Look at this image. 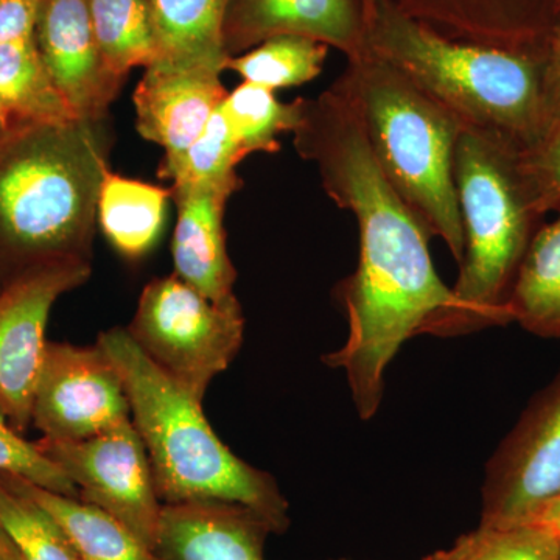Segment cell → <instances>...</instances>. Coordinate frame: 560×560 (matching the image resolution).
<instances>
[{
    "label": "cell",
    "instance_id": "obj_1",
    "mask_svg": "<svg viewBox=\"0 0 560 560\" xmlns=\"http://www.w3.org/2000/svg\"><path fill=\"white\" fill-rule=\"evenodd\" d=\"M293 145L315 165L327 197L359 226V265L335 290L348 338L323 361L345 372L357 412L370 420L381 408L390 361L447 307L451 287L431 260V235L383 175L359 116L337 88L302 101Z\"/></svg>",
    "mask_w": 560,
    "mask_h": 560
},
{
    "label": "cell",
    "instance_id": "obj_2",
    "mask_svg": "<svg viewBox=\"0 0 560 560\" xmlns=\"http://www.w3.org/2000/svg\"><path fill=\"white\" fill-rule=\"evenodd\" d=\"M109 138L102 121L14 125L0 136V268L91 260Z\"/></svg>",
    "mask_w": 560,
    "mask_h": 560
},
{
    "label": "cell",
    "instance_id": "obj_3",
    "mask_svg": "<svg viewBox=\"0 0 560 560\" xmlns=\"http://www.w3.org/2000/svg\"><path fill=\"white\" fill-rule=\"evenodd\" d=\"M119 372L131 422L145 445L164 504L230 503L256 512L272 533L289 526V503L268 471L250 466L220 440L202 401L176 385L138 348L127 327L98 335Z\"/></svg>",
    "mask_w": 560,
    "mask_h": 560
},
{
    "label": "cell",
    "instance_id": "obj_4",
    "mask_svg": "<svg viewBox=\"0 0 560 560\" xmlns=\"http://www.w3.org/2000/svg\"><path fill=\"white\" fill-rule=\"evenodd\" d=\"M368 51L404 72L464 130L495 136L522 153L544 139L545 46L504 49L447 38L381 0L368 21Z\"/></svg>",
    "mask_w": 560,
    "mask_h": 560
},
{
    "label": "cell",
    "instance_id": "obj_5",
    "mask_svg": "<svg viewBox=\"0 0 560 560\" xmlns=\"http://www.w3.org/2000/svg\"><path fill=\"white\" fill-rule=\"evenodd\" d=\"M522 151L506 140L464 130L455 153L464 253L451 302L423 327L453 338L511 323L512 285L541 224L522 173Z\"/></svg>",
    "mask_w": 560,
    "mask_h": 560
},
{
    "label": "cell",
    "instance_id": "obj_6",
    "mask_svg": "<svg viewBox=\"0 0 560 560\" xmlns=\"http://www.w3.org/2000/svg\"><path fill=\"white\" fill-rule=\"evenodd\" d=\"M331 86L359 116L390 186L459 264L464 231L453 167L463 125L404 72L372 54L348 61Z\"/></svg>",
    "mask_w": 560,
    "mask_h": 560
},
{
    "label": "cell",
    "instance_id": "obj_7",
    "mask_svg": "<svg viewBox=\"0 0 560 560\" xmlns=\"http://www.w3.org/2000/svg\"><path fill=\"white\" fill-rule=\"evenodd\" d=\"M127 330L154 366L202 401L241 352L245 315L237 296L217 304L173 272L147 283Z\"/></svg>",
    "mask_w": 560,
    "mask_h": 560
},
{
    "label": "cell",
    "instance_id": "obj_8",
    "mask_svg": "<svg viewBox=\"0 0 560 560\" xmlns=\"http://www.w3.org/2000/svg\"><path fill=\"white\" fill-rule=\"evenodd\" d=\"M36 444L75 485L79 500L113 515L156 551L164 503L131 420L90 440L40 438Z\"/></svg>",
    "mask_w": 560,
    "mask_h": 560
},
{
    "label": "cell",
    "instance_id": "obj_9",
    "mask_svg": "<svg viewBox=\"0 0 560 560\" xmlns=\"http://www.w3.org/2000/svg\"><path fill=\"white\" fill-rule=\"evenodd\" d=\"M91 260H55L11 275L0 290V404L21 434L32 427L33 390L51 308L91 278Z\"/></svg>",
    "mask_w": 560,
    "mask_h": 560
},
{
    "label": "cell",
    "instance_id": "obj_10",
    "mask_svg": "<svg viewBox=\"0 0 560 560\" xmlns=\"http://www.w3.org/2000/svg\"><path fill=\"white\" fill-rule=\"evenodd\" d=\"M128 420L127 390L101 346L47 342L32 401V427L43 438L90 440Z\"/></svg>",
    "mask_w": 560,
    "mask_h": 560
},
{
    "label": "cell",
    "instance_id": "obj_11",
    "mask_svg": "<svg viewBox=\"0 0 560 560\" xmlns=\"http://www.w3.org/2000/svg\"><path fill=\"white\" fill-rule=\"evenodd\" d=\"M560 497V372L486 466L482 525L526 522Z\"/></svg>",
    "mask_w": 560,
    "mask_h": 560
},
{
    "label": "cell",
    "instance_id": "obj_12",
    "mask_svg": "<svg viewBox=\"0 0 560 560\" xmlns=\"http://www.w3.org/2000/svg\"><path fill=\"white\" fill-rule=\"evenodd\" d=\"M35 40L73 117L91 121L105 119L125 80L103 58L88 0H39Z\"/></svg>",
    "mask_w": 560,
    "mask_h": 560
},
{
    "label": "cell",
    "instance_id": "obj_13",
    "mask_svg": "<svg viewBox=\"0 0 560 560\" xmlns=\"http://www.w3.org/2000/svg\"><path fill=\"white\" fill-rule=\"evenodd\" d=\"M366 0H232L224 47L235 57L278 35H301L340 50L348 61L368 51Z\"/></svg>",
    "mask_w": 560,
    "mask_h": 560
},
{
    "label": "cell",
    "instance_id": "obj_14",
    "mask_svg": "<svg viewBox=\"0 0 560 560\" xmlns=\"http://www.w3.org/2000/svg\"><path fill=\"white\" fill-rule=\"evenodd\" d=\"M226 95L217 70L153 62L132 94L136 130L165 156H176L201 135Z\"/></svg>",
    "mask_w": 560,
    "mask_h": 560
},
{
    "label": "cell",
    "instance_id": "obj_15",
    "mask_svg": "<svg viewBox=\"0 0 560 560\" xmlns=\"http://www.w3.org/2000/svg\"><path fill=\"white\" fill-rule=\"evenodd\" d=\"M447 38L504 49L544 46L560 0H393Z\"/></svg>",
    "mask_w": 560,
    "mask_h": 560
},
{
    "label": "cell",
    "instance_id": "obj_16",
    "mask_svg": "<svg viewBox=\"0 0 560 560\" xmlns=\"http://www.w3.org/2000/svg\"><path fill=\"white\" fill-rule=\"evenodd\" d=\"M171 190L178 208L172 242L175 275L217 304L232 300L237 270L228 253L224 210L237 189L202 184Z\"/></svg>",
    "mask_w": 560,
    "mask_h": 560
},
{
    "label": "cell",
    "instance_id": "obj_17",
    "mask_svg": "<svg viewBox=\"0 0 560 560\" xmlns=\"http://www.w3.org/2000/svg\"><path fill=\"white\" fill-rule=\"evenodd\" d=\"M268 525L230 503L164 504L156 552L162 560H265Z\"/></svg>",
    "mask_w": 560,
    "mask_h": 560
},
{
    "label": "cell",
    "instance_id": "obj_18",
    "mask_svg": "<svg viewBox=\"0 0 560 560\" xmlns=\"http://www.w3.org/2000/svg\"><path fill=\"white\" fill-rule=\"evenodd\" d=\"M231 2L149 0L158 46L154 62L206 68L223 73L231 58L223 36Z\"/></svg>",
    "mask_w": 560,
    "mask_h": 560
},
{
    "label": "cell",
    "instance_id": "obj_19",
    "mask_svg": "<svg viewBox=\"0 0 560 560\" xmlns=\"http://www.w3.org/2000/svg\"><path fill=\"white\" fill-rule=\"evenodd\" d=\"M0 478L49 512L65 530L80 560H162L156 551L105 511L38 488L16 475L0 474Z\"/></svg>",
    "mask_w": 560,
    "mask_h": 560
},
{
    "label": "cell",
    "instance_id": "obj_20",
    "mask_svg": "<svg viewBox=\"0 0 560 560\" xmlns=\"http://www.w3.org/2000/svg\"><path fill=\"white\" fill-rule=\"evenodd\" d=\"M172 190L108 172L97 202V223L121 257L142 259L160 238Z\"/></svg>",
    "mask_w": 560,
    "mask_h": 560
},
{
    "label": "cell",
    "instance_id": "obj_21",
    "mask_svg": "<svg viewBox=\"0 0 560 560\" xmlns=\"http://www.w3.org/2000/svg\"><path fill=\"white\" fill-rule=\"evenodd\" d=\"M511 323L541 338L560 340V209L540 224L521 265L510 301Z\"/></svg>",
    "mask_w": 560,
    "mask_h": 560
},
{
    "label": "cell",
    "instance_id": "obj_22",
    "mask_svg": "<svg viewBox=\"0 0 560 560\" xmlns=\"http://www.w3.org/2000/svg\"><path fill=\"white\" fill-rule=\"evenodd\" d=\"M0 105L14 125L75 119L40 58L35 33L0 44Z\"/></svg>",
    "mask_w": 560,
    "mask_h": 560
},
{
    "label": "cell",
    "instance_id": "obj_23",
    "mask_svg": "<svg viewBox=\"0 0 560 560\" xmlns=\"http://www.w3.org/2000/svg\"><path fill=\"white\" fill-rule=\"evenodd\" d=\"M88 9L103 58L119 79L156 60L149 0H88Z\"/></svg>",
    "mask_w": 560,
    "mask_h": 560
},
{
    "label": "cell",
    "instance_id": "obj_24",
    "mask_svg": "<svg viewBox=\"0 0 560 560\" xmlns=\"http://www.w3.org/2000/svg\"><path fill=\"white\" fill-rule=\"evenodd\" d=\"M329 50L327 44L307 36L278 35L231 57L226 70H234L246 83L276 92L318 79Z\"/></svg>",
    "mask_w": 560,
    "mask_h": 560
},
{
    "label": "cell",
    "instance_id": "obj_25",
    "mask_svg": "<svg viewBox=\"0 0 560 560\" xmlns=\"http://www.w3.org/2000/svg\"><path fill=\"white\" fill-rule=\"evenodd\" d=\"M221 113L246 156L253 153H276L279 136L293 132L301 120L302 98L280 102L275 91L243 81L228 92Z\"/></svg>",
    "mask_w": 560,
    "mask_h": 560
},
{
    "label": "cell",
    "instance_id": "obj_26",
    "mask_svg": "<svg viewBox=\"0 0 560 560\" xmlns=\"http://www.w3.org/2000/svg\"><path fill=\"white\" fill-rule=\"evenodd\" d=\"M245 158L219 108L189 149L176 156H164L158 172L162 179L172 180L173 186L215 184L238 190L243 183L237 167Z\"/></svg>",
    "mask_w": 560,
    "mask_h": 560
},
{
    "label": "cell",
    "instance_id": "obj_27",
    "mask_svg": "<svg viewBox=\"0 0 560 560\" xmlns=\"http://www.w3.org/2000/svg\"><path fill=\"white\" fill-rule=\"evenodd\" d=\"M0 537L16 560H80L65 530L49 512L2 478Z\"/></svg>",
    "mask_w": 560,
    "mask_h": 560
},
{
    "label": "cell",
    "instance_id": "obj_28",
    "mask_svg": "<svg viewBox=\"0 0 560 560\" xmlns=\"http://www.w3.org/2000/svg\"><path fill=\"white\" fill-rule=\"evenodd\" d=\"M442 560H560V539L534 522L482 525L460 536Z\"/></svg>",
    "mask_w": 560,
    "mask_h": 560
},
{
    "label": "cell",
    "instance_id": "obj_29",
    "mask_svg": "<svg viewBox=\"0 0 560 560\" xmlns=\"http://www.w3.org/2000/svg\"><path fill=\"white\" fill-rule=\"evenodd\" d=\"M0 474L16 475L50 492L79 499L75 488L50 458H47L36 442L25 440L24 434L11 425L5 408L0 404Z\"/></svg>",
    "mask_w": 560,
    "mask_h": 560
},
{
    "label": "cell",
    "instance_id": "obj_30",
    "mask_svg": "<svg viewBox=\"0 0 560 560\" xmlns=\"http://www.w3.org/2000/svg\"><path fill=\"white\" fill-rule=\"evenodd\" d=\"M522 173L540 217L560 209V128L536 149L522 153Z\"/></svg>",
    "mask_w": 560,
    "mask_h": 560
},
{
    "label": "cell",
    "instance_id": "obj_31",
    "mask_svg": "<svg viewBox=\"0 0 560 560\" xmlns=\"http://www.w3.org/2000/svg\"><path fill=\"white\" fill-rule=\"evenodd\" d=\"M541 116H544V139H541V142H544L560 128V10L555 22H552L547 43H545Z\"/></svg>",
    "mask_w": 560,
    "mask_h": 560
},
{
    "label": "cell",
    "instance_id": "obj_32",
    "mask_svg": "<svg viewBox=\"0 0 560 560\" xmlns=\"http://www.w3.org/2000/svg\"><path fill=\"white\" fill-rule=\"evenodd\" d=\"M39 0H0V44L35 33Z\"/></svg>",
    "mask_w": 560,
    "mask_h": 560
},
{
    "label": "cell",
    "instance_id": "obj_33",
    "mask_svg": "<svg viewBox=\"0 0 560 560\" xmlns=\"http://www.w3.org/2000/svg\"><path fill=\"white\" fill-rule=\"evenodd\" d=\"M526 522H534L537 525L544 526L545 529L550 530L551 534H555L560 539V497L545 504L541 510L537 511Z\"/></svg>",
    "mask_w": 560,
    "mask_h": 560
},
{
    "label": "cell",
    "instance_id": "obj_34",
    "mask_svg": "<svg viewBox=\"0 0 560 560\" xmlns=\"http://www.w3.org/2000/svg\"><path fill=\"white\" fill-rule=\"evenodd\" d=\"M11 127H14L13 120L10 119L9 113L0 105V136L5 135Z\"/></svg>",
    "mask_w": 560,
    "mask_h": 560
},
{
    "label": "cell",
    "instance_id": "obj_35",
    "mask_svg": "<svg viewBox=\"0 0 560 560\" xmlns=\"http://www.w3.org/2000/svg\"><path fill=\"white\" fill-rule=\"evenodd\" d=\"M0 560H16L2 537H0Z\"/></svg>",
    "mask_w": 560,
    "mask_h": 560
},
{
    "label": "cell",
    "instance_id": "obj_36",
    "mask_svg": "<svg viewBox=\"0 0 560 560\" xmlns=\"http://www.w3.org/2000/svg\"><path fill=\"white\" fill-rule=\"evenodd\" d=\"M381 2V0H366L368 5V14H371L372 9H374L375 3Z\"/></svg>",
    "mask_w": 560,
    "mask_h": 560
},
{
    "label": "cell",
    "instance_id": "obj_37",
    "mask_svg": "<svg viewBox=\"0 0 560 560\" xmlns=\"http://www.w3.org/2000/svg\"><path fill=\"white\" fill-rule=\"evenodd\" d=\"M7 276L5 272L2 271V268H0V290H2L3 283H5Z\"/></svg>",
    "mask_w": 560,
    "mask_h": 560
},
{
    "label": "cell",
    "instance_id": "obj_38",
    "mask_svg": "<svg viewBox=\"0 0 560 560\" xmlns=\"http://www.w3.org/2000/svg\"><path fill=\"white\" fill-rule=\"evenodd\" d=\"M425 560H442L440 558V556L436 555V552H434V555H431L430 558H427Z\"/></svg>",
    "mask_w": 560,
    "mask_h": 560
}]
</instances>
